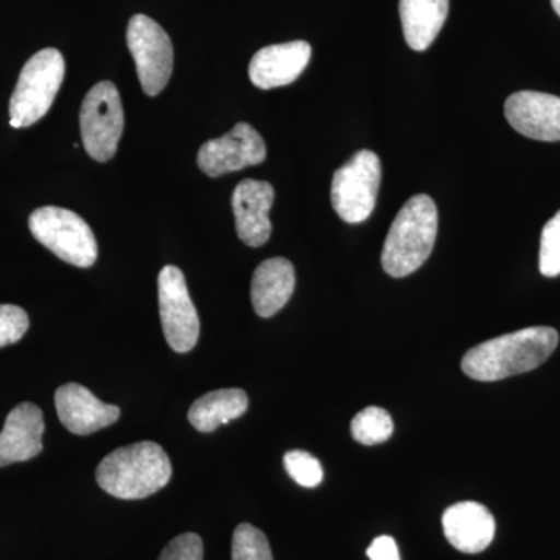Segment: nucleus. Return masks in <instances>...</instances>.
I'll return each instance as SVG.
<instances>
[{
	"label": "nucleus",
	"mask_w": 560,
	"mask_h": 560,
	"mask_svg": "<svg viewBox=\"0 0 560 560\" xmlns=\"http://www.w3.org/2000/svg\"><path fill=\"white\" fill-rule=\"evenodd\" d=\"M558 345L559 334L552 327H528L475 346L464 355L460 368L474 381H503L536 370Z\"/></svg>",
	"instance_id": "nucleus-1"
},
{
	"label": "nucleus",
	"mask_w": 560,
	"mask_h": 560,
	"mask_svg": "<svg viewBox=\"0 0 560 560\" xmlns=\"http://www.w3.org/2000/svg\"><path fill=\"white\" fill-rule=\"evenodd\" d=\"M172 474L171 458L164 448L156 442L143 441L105 456L95 480L116 499L142 500L164 489Z\"/></svg>",
	"instance_id": "nucleus-2"
},
{
	"label": "nucleus",
	"mask_w": 560,
	"mask_h": 560,
	"mask_svg": "<svg viewBox=\"0 0 560 560\" xmlns=\"http://www.w3.org/2000/svg\"><path fill=\"white\" fill-rule=\"evenodd\" d=\"M438 235V208L429 195H415L399 210L382 250V267L390 278H405L427 260Z\"/></svg>",
	"instance_id": "nucleus-3"
},
{
	"label": "nucleus",
	"mask_w": 560,
	"mask_h": 560,
	"mask_svg": "<svg viewBox=\"0 0 560 560\" xmlns=\"http://www.w3.org/2000/svg\"><path fill=\"white\" fill-rule=\"evenodd\" d=\"M65 72L66 65L61 51L51 47L38 51L25 62L11 95V127H32L49 113L65 80Z\"/></svg>",
	"instance_id": "nucleus-4"
},
{
	"label": "nucleus",
	"mask_w": 560,
	"mask_h": 560,
	"mask_svg": "<svg viewBox=\"0 0 560 560\" xmlns=\"http://www.w3.org/2000/svg\"><path fill=\"white\" fill-rule=\"evenodd\" d=\"M33 237L73 267L90 268L98 256L97 241L90 224L72 210L39 208L28 219Z\"/></svg>",
	"instance_id": "nucleus-5"
},
{
	"label": "nucleus",
	"mask_w": 560,
	"mask_h": 560,
	"mask_svg": "<svg viewBox=\"0 0 560 560\" xmlns=\"http://www.w3.org/2000/svg\"><path fill=\"white\" fill-rule=\"evenodd\" d=\"M381 180V158L371 150L357 151L331 180V205L340 219L350 224L370 219Z\"/></svg>",
	"instance_id": "nucleus-6"
},
{
	"label": "nucleus",
	"mask_w": 560,
	"mask_h": 560,
	"mask_svg": "<svg viewBox=\"0 0 560 560\" xmlns=\"http://www.w3.org/2000/svg\"><path fill=\"white\" fill-rule=\"evenodd\" d=\"M124 127L119 91L110 81H101L88 92L80 110L81 138L92 160H113Z\"/></svg>",
	"instance_id": "nucleus-7"
},
{
	"label": "nucleus",
	"mask_w": 560,
	"mask_h": 560,
	"mask_svg": "<svg viewBox=\"0 0 560 560\" xmlns=\"http://www.w3.org/2000/svg\"><path fill=\"white\" fill-rule=\"evenodd\" d=\"M127 44L135 58L143 92L150 97L161 94L172 77L171 36L156 21L145 14H136L128 24Z\"/></svg>",
	"instance_id": "nucleus-8"
},
{
	"label": "nucleus",
	"mask_w": 560,
	"mask_h": 560,
	"mask_svg": "<svg viewBox=\"0 0 560 560\" xmlns=\"http://www.w3.org/2000/svg\"><path fill=\"white\" fill-rule=\"evenodd\" d=\"M158 291L165 340L175 352H190L200 338V318L191 302L183 271L175 265L162 268L158 278Z\"/></svg>",
	"instance_id": "nucleus-9"
},
{
	"label": "nucleus",
	"mask_w": 560,
	"mask_h": 560,
	"mask_svg": "<svg viewBox=\"0 0 560 560\" xmlns=\"http://www.w3.org/2000/svg\"><path fill=\"white\" fill-rule=\"evenodd\" d=\"M267 147L259 132L241 121L221 138L210 139L198 151V167L210 178L261 164Z\"/></svg>",
	"instance_id": "nucleus-10"
},
{
	"label": "nucleus",
	"mask_w": 560,
	"mask_h": 560,
	"mask_svg": "<svg viewBox=\"0 0 560 560\" xmlns=\"http://www.w3.org/2000/svg\"><path fill=\"white\" fill-rule=\"evenodd\" d=\"M504 116L512 128L526 138L560 140V97L537 91H518L504 103Z\"/></svg>",
	"instance_id": "nucleus-11"
},
{
	"label": "nucleus",
	"mask_w": 560,
	"mask_h": 560,
	"mask_svg": "<svg viewBox=\"0 0 560 560\" xmlns=\"http://www.w3.org/2000/svg\"><path fill=\"white\" fill-rule=\"evenodd\" d=\"M272 202L275 189L267 180L243 179L232 194L235 230L250 248H259L270 238Z\"/></svg>",
	"instance_id": "nucleus-12"
},
{
	"label": "nucleus",
	"mask_w": 560,
	"mask_h": 560,
	"mask_svg": "<svg viewBox=\"0 0 560 560\" xmlns=\"http://www.w3.org/2000/svg\"><path fill=\"white\" fill-rule=\"evenodd\" d=\"M55 407L62 425L70 433L88 436L113 425L120 418V408L103 404L79 383H66L55 393Z\"/></svg>",
	"instance_id": "nucleus-13"
},
{
	"label": "nucleus",
	"mask_w": 560,
	"mask_h": 560,
	"mask_svg": "<svg viewBox=\"0 0 560 560\" xmlns=\"http://www.w3.org/2000/svg\"><path fill=\"white\" fill-rule=\"evenodd\" d=\"M312 58L307 40L264 47L249 62V79L260 90L287 86L300 79Z\"/></svg>",
	"instance_id": "nucleus-14"
},
{
	"label": "nucleus",
	"mask_w": 560,
	"mask_h": 560,
	"mask_svg": "<svg viewBox=\"0 0 560 560\" xmlns=\"http://www.w3.org/2000/svg\"><path fill=\"white\" fill-rule=\"evenodd\" d=\"M44 430L43 411L35 404L24 401L13 408L0 431V467L38 456L43 452Z\"/></svg>",
	"instance_id": "nucleus-15"
},
{
	"label": "nucleus",
	"mask_w": 560,
	"mask_h": 560,
	"mask_svg": "<svg viewBox=\"0 0 560 560\" xmlns=\"http://www.w3.org/2000/svg\"><path fill=\"white\" fill-rule=\"evenodd\" d=\"M442 528L456 550L477 555L492 544L495 537V518L482 504L463 501L444 512Z\"/></svg>",
	"instance_id": "nucleus-16"
},
{
	"label": "nucleus",
	"mask_w": 560,
	"mask_h": 560,
	"mask_svg": "<svg viewBox=\"0 0 560 560\" xmlns=\"http://www.w3.org/2000/svg\"><path fill=\"white\" fill-rule=\"evenodd\" d=\"M296 283L294 267L283 257L261 261L250 280V301L261 318H271L290 301Z\"/></svg>",
	"instance_id": "nucleus-17"
},
{
	"label": "nucleus",
	"mask_w": 560,
	"mask_h": 560,
	"mask_svg": "<svg viewBox=\"0 0 560 560\" xmlns=\"http://www.w3.org/2000/svg\"><path fill=\"white\" fill-rule=\"evenodd\" d=\"M451 0H400L399 13L405 40L412 50L429 49L448 16Z\"/></svg>",
	"instance_id": "nucleus-18"
},
{
	"label": "nucleus",
	"mask_w": 560,
	"mask_h": 560,
	"mask_svg": "<svg viewBox=\"0 0 560 560\" xmlns=\"http://www.w3.org/2000/svg\"><path fill=\"white\" fill-rule=\"evenodd\" d=\"M248 394L243 389H217L205 394L191 404L189 422L201 433H212L220 425L241 418L248 411Z\"/></svg>",
	"instance_id": "nucleus-19"
},
{
	"label": "nucleus",
	"mask_w": 560,
	"mask_h": 560,
	"mask_svg": "<svg viewBox=\"0 0 560 560\" xmlns=\"http://www.w3.org/2000/svg\"><path fill=\"white\" fill-rule=\"evenodd\" d=\"M353 440L363 445H377L389 440L394 431L389 412L378 407L364 408L350 423Z\"/></svg>",
	"instance_id": "nucleus-20"
},
{
	"label": "nucleus",
	"mask_w": 560,
	"mask_h": 560,
	"mask_svg": "<svg viewBox=\"0 0 560 560\" xmlns=\"http://www.w3.org/2000/svg\"><path fill=\"white\" fill-rule=\"evenodd\" d=\"M232 560H275L270 541L260 529L242 523L232 536Z\"/></svg>",
	"instance_id": "nucleus-21"
},
{
	"label": "nucleus",
	"mask_w": 560,
	"mask_h": 560,
	"mask_svg": "<svg viewBox=\"0 0 560 560\" xmlns=\"http://www.w3.org/2000/svg\"><path fill=\"white\" fill-rule=\"evenodd\" d=\"M283 466L291 480L302 488H316L324 480L323 466L308 452L291 451L283 456Z\"/></svg>",
	"instance_id": "nucleus-22"
},
{
	"label": "nucleus",
	"mask_w": 560,
	"mask_h": 560,
	"mask_svg": "<svg viewBox=\"0 0 560 560\" xmlns=\"http://www.w3.org/2000/svg\"><path fill=\"white\" fill-rule=\"evenodd\" d=\"M539 270L545 278L560 275V210L541 231Z\"/></svg>",
	"instance_id": "nucleus-23"
},
{
	"label": "nucleus",
	"mask_w": 560,
	"mask_h": 560,
	"mask_svg": "<svg viewBox=\"0 0 560 560\" xmlns=\"http://www.w3.org/2000/svg\"><path fill=\"white\" fill-rule=\"evenodd\" d=\"M31 327L27 313L18 305H0V348L21 341Z\"/></svg>",
	"instance_id": "nucleus-24"
},
{
	"label": "nucleus",
	"mask_w": 560,
	"mask_h": 560,
	"mask_svg": "<svg viewBox=\"0 0 560 560\" xmlns=\"http://www.w3.org/2000/svg\"><path fill=\"white\" fill-rule=\"evenodd\" d=\"M205 547L200 536L194 533L180 534L168 541L158 560H202Z\"/></svg>",
	"instance_id": "nucleus-25"
},
{
	"label": "nucleus",
	"mask_w": 560,
	"mask_h": 560,
	"mask_svg": "<svg viewBox=\"0 0 560 560\" xmlns=\"http://www.w3.org/2000/svg\"><path fill=\"white\" fill-rule=\"evenodd\" d=\"M368 558L371 560H400L399 547L393 537H377L368 548Z\"/></svg>",
	"instance_id": "nucleus-26"
},
{
	"label": "nucleus",
	"mask_w": 560,
	"mask_h": 560,
	"mask_svg": "<svg viewBox=\"0 0 560 560\" xmlns=\"http://www.w3.org/2000/svg\"><path fill=\"white\" fill-rule=\"evenodd\" d=\"M552 10L556 11V14L560 18V0H551Z\"/></svg>",
	"instance_id": "nucleus-27"
}]
</instances>
